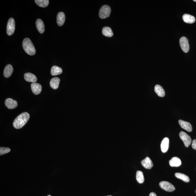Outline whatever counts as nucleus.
Here are the masks:
<instances>
[{
  "mask_svg": "<svg viewBox=\"0 0 196 196\" xmlns=\"http://www.w3.org/2000/svg\"><path fill=\"white\" fill-rule=\"evenodd\" d=\"M192 149L196 150V139H194L192 142Z\"/></svg>",
  "mask_w": 196,
  "mask_h": 196,
  "instance_id": "nucleus-27",
  "label": "nucleus"
},
{
  "mask_svg": "<svg viewBox=\"0 0 196 196\" xmlns=\"http://www.w3.org/2000/svg\"><path fill=\"white\" fill-rule=\"evenodd\" d=\"M36 26L38 31L40 34H43L45 31V26L43 21L40 19H37L36 22Z\"/></svg>",
  "mask_w": 196,
  "mask_h": 196,
  "instance_id": "nucleus-16",
  "label": "nucleus"
},
{
  "mask_svg": "<svg viewBox=\"0 0 196 196\" xmlns=\"http://www.w3.org/2000/svg\"><path fill=\"white\" fill-rule=\"evenodd\" d=\"M13 70H14L12 65H7L5 67L3 72L4 76L6 78L10 77L12 75Z\"/></svg>",
  "mask_w": 196,
  "mask_h": 196,
  "instance_id": "nucleus-15",
  "label": "nucleus"
},
{
  "mask_svg": "<svg viewBox=\"0 0 196 196\" xmlns=\"http://www.w3.org/2000/svg\"><path fill=\"white\" fill-rule=\"evenodd\" d=\"M183 19L184 22L187 23L192 24L195 22V19L194 16L188 14H185L183 16Z\"/></svg>",
  "mask_w": 196,
  "mask_h": 196,
  "instance_id": "nucleus-18",
  "label": "nucleus"
},
{
  "mask_svg": "<svg viewBox=\"0 0 196 196\" xmlns=\"http://www.w3.org/2000/svg\"><path fill=\"white\" fill-rule=\"evenodd\" d=\"M193 1H195V2H196V0H194Z\"/></svg>",
  "mask_w": 196,
  "mask_h": 196,
  "instance_id": "nucleus-29",
  "label": "nucleus"
},
{
  "mask_svg": "<svg viewBox=\"0 0 196 196\" xmlns=\"http://www.w3.org/2000/svg\"><path fill=\"white\" fill-rule=\"evenodd\" d=\"M6 106L9 109H12L15 108L18 106L17 102L11 98L6 99L5 101Z\"/></svg>",
  "mask_w": 196,
  "mask_h": 196,
  "instance_id": "nucleus-8",
  "label": "nucleus"
},
{
  "mask_svg": "<svg viewBox=\"0 0 196 196\" xmlns=\"http://www.w3.org/2000/svg\"><path fill=\"white\" fill-rule=\"evenodd\" d=\"M35 2L38 6L41 7H46L48 6V0H35Z\"/></svg>",
  "mask_w": 196,
  "mask_h": 196,
  "instance_id": "nucleus-25",
  "label": "nucleus"
},
{
  "mask_svg": "<svg viewBox=\"0 0 196 196\" xmlns=\"http://www.w3.org/2000/svg\"><path fill=\"white\" fill-rule=\"evenodd\" d=\"M47 196H51L50 195H48Z\"/></svg>",
  "mask_w": 196,
  "mask_h": 196,
  "instance_id": "nucleus-30",
  "label": "nucleus"
},
{
  "mask_svg": "<svg viewBox=\"0 0 196 196\" xmlns=\"http://www.w3.org/2000/svg\"></svg>",
  "mask_w": 196,
  "mask_h": 196,
  "instance_id": "nucleus-32",
  "label": "nucleus"
},
{
  "mask_svg": "<svg viewBox=\"0 0 196 196\" xmlns=\"http://www.w3.org/2000/svg\"><path fill=\"white\" fill-rule=\"evenodd\" d=\"M65 19V13L63 12H59L57 16V23L59 26H61L64 24Z\"/></svg>",
  "mask_w": 196,
  "mask_h": 196,
  "instance_id": "nucleus-14",
  "label": "nucleus"
},
{
  "mask_svg": "<svg viewBox=\"0 0 196 196\" xmlns=\"http://www.w3.org/2000/svg\"><path fill=\"white\" fill-rule=\"evenodd\" d=\"M22 46L24 51L28 55L32 56L35 54V48L30 39L28 38L24 39L23 42Z\"/></svg>",
  "mask_w": 196,
  "mask_h": 196,
  "instance_id": "nucleus-2",
  "label": "nucleus"
},
{
  "mask_svg": "<svg viewBox=\"0 0 196 196\" xmlns=\"http://www.w3.org/2000/svg\"><path fill=\"white\" fill-rule=\"evenodd\" d=\"M102 33L104 35L108 37H111L113 35L112 29L109 27H105L102 29Z\"/></svg>",
  "mask_w": 196,
  "mask_h": 196,
  "instance_id": "nucleus-21",
  "label": "nucleus"
},
{
  "mask_svg": "<svg viewBox=\"0 0 196 196\" xmlns=\"http://www.w3.org/2000/svg\"><path fill=\"white\" fill-rule=\"evenodd\" d=\"M136 180L139 184H142L144 183L145 179L143 173L141 171H138L136 173Z\"/></svg>",
  "mask_w": 196,
  "mask_h": 196,
  "instance_id": "nucleus-24",
  "label": "nucleus"
},
{
  "mask_svg": "<svg viewBox=\"0 0 196 196\" xmlns=\"http://www.w3.org/2000/svg\"><path fill=\"white\" fill-rule=\"evenodd\" d=\"M30 116L27 112H23L18 116L13 123V126L16 129H21L27 123Z\"/></svg>",
  "mask_w": 196,
  "mask_h": 196,
  "instance_id": "nucleus-1",
  "label": "nucleus"
},
{
  "mask_svg": "<svg viewBox=\"0 0 196 196\" xmlns=\"http://www.w3.org/2000/svg\"><path fill=\"white\" fill-rule=\"evenodd\" d=\"M179 136L183 142L184 146L188 147L192 143V139L190 136L184 131H181L179 133Z\"/></svg>",
  "mask_w": 196,
  "mask_h": 196,
  "instance_id": "nucleus-5",
  "label": "nucleus"
},
{
  "mask_svg": "<svg viewBox=\"0 0 196 196\" xmlns=\"http://www.w3.org/2000/svg\"><path fill=\"white\" fill-rule=\"evenodd\" d=\"M159 185L161 189L166 192H171L175 190L174 186L167 181H162L159 183Z\"/></svg>",
  "mask_w": 196,
  "mask_h": 196,
  "instance_id": "nucleus-4",
  "label": "nucleus"
},
{
  "mask_svg": "<svg viewBox=\"0 0 196 196\" xmlns=\"http://www.w3.org/2000/svg\"><path fill=\"white\" fill-rule=\"evenodd\" d=\"M15 21L12 18L9 20L7 26V34L9 36L12 35L15 30Z\"/></svg>",
  "mask_w": 196,
  "mask_h": 196,
  "instance_id": "nucleus-6",
  "label": "nucleus"
},
{
  "mask_svg": "<svg viewBox=\"0 0 196 196\" xmlns=\"http://www.w3.org/2000/svg\"><path fill=\"white\" fill-rule=\"evenodd\" d=\"M60 79L58 77H54L51 79L50 81V87L54 90H57L59 88Z\"/></svg>",
  "mask_w": 196,
  "mask_h": 196,
  "instance_id": "nucleus-19",
  "label": "nucleus"
},
{
  "mask_svg": "<svg viewBox=\"0 0 196 196\" xmlns=\"http://www.w3.org/2000/svg\"><path fill=\"white\" fill-rule=\"evenodd\" d=\"M175 176L178 178L181 179L184 182H189L190 181L189 177L186 175L185 174L181 173H177L175 174Z\"/></svg>",
  "mask_w": 196,
  "mask_h": 196,
  "instance_id": "nucleus-23",
  "label": "nucleus"
},
{
  "mask_svg": "<svg viewBox=\"0 0 196 196\" xmlns=\"http://www.w3.org/2000/svg\"><path fill=\"white\" fill-rule=\"evenodd\" d=\"M110 13L111 8L109 6L105 5L102 6L100 9L99 15L101 19H104L109 17Z\"/></svg>",
  "mask_w": 196,
  "mask_h": 196,
  "instance_id": "nucleus-3",
  "label": "nucleus"
},
{
  "mask_svg": "<svg viewBox=\"0 0 196 196\" xmlns=\"http://www.w3.org/2000/svg\"><path fill=\"white\" fill-rule=\"evenodd\" d=\"M31 88L33 93L35 95L39 94L42 91V86L39 83H34L31 84Z\"/></svg>",
  "mask_w": 196,
  "mask_h": 196,
  "instance_id": "nucleus-10",
  "label": "nucleus"
},
{
  "mask_svg": "<svg viewBox=\"0 0 196 196\" xmlns=\"http://www.w3.org/2000/svg\"><path fill=\"white\" fill-rule=\"evenodd\" d=\"M24 78L25 80L27 82L31 83H36L37 81V77L35 75L31 73H27L24 74Z\"/></svg>",
  "mask_w": 196,
  "mask_h": 196,
  "instance_id": "nucleus-13",
  "label": "nucleus"
},
{
  "mask_svg": "<svg viewBox=\"0 0 196 196\" xmlns=\"http://www.w3.org/2000/svg\"><path fill=\"white\" fill-rule=\"evenodd\" d=\"M11 149L9 148L1 147L0 148V155H3L7 153H9Z\"/></svg>",
  "mask_w": 196,
  "mask_h": 196,
  "instance_id": "nucleus-26",
  "label": "nucleus"
},
{
  "mask_svg": "<svg viewBox=\"0 0 196 196\" xmlns=\"http://www.w3.org/2000/svg\"><path fill=\"white\" fill-rule=\"evenodd\" d=\"M170 165L172 167H178L181 164V159L177 157L172 158L169 161Z\"/></svg>",
  "mask_w": 196,
  "mask_h": 196,
  "instance_id": "nucleus-17",
  "label": "nucleus"
},
{
  "mask_svg": "<svg viewBox=\"0 0 196 196\" xmlns=\"http://www.w3.org/2000/svg\"><path fill=\"white\" fill-rule=\"evenodd\" d=\"M169 140L168 138H164L161 142V151L164 153L167 152L169 147Z\"/></svg>",
  "mask_w": 196,
  "mask_h": 196,
  "instance_id": "nucleus-12",
  "label": "nucleus"
},
{
  "mask_svg": "<svg viewBox=\"0 0 196 196\" xmlns=\"http://www.w3.org/2000/svg\"><path fill=\"white\" fill-rule=\"evenodd\" d=\"M112 196L111 195H109V196Z\"/></svg>",
  "mask_w": 196,
  "mask_h": 196,
  "instance_id": "nucleus-31",
  "label": "nucleus"
},
{
  "mask_svg": "<svg viewBox=\"0 0 196 196\" xmlns=\"http://www.w3.org/2000/svg\"><path fill=\"white\" fill-rule=\"evenodd\" d=\"M154 90L156 93L160 97L163 98L165 95V91L162 87L159 85H156L155 87Z\"/></svg>",
  "mask_w": 196,
  "mask_h": 196,
  "instance_id": "nucleus-20",
  "label": "nucleus"
},
{
  "mask_svg": "<svg viewBox=\"0 0 196 196\" xmlns=\"http://www.w3.org/2000/svg\"><path fill=\"white\" fill-rule=\"evenodd\" d=\"M62 69L60 67L57 66H54L51 69V74L54 76L60 75V74L62 73Z\"/></svg>",
  "mask_w": 196,
  "mask_h": 196,
  "instance_id": "nucleus-22",
  "label": "nucleus"
},
{
  "mask_svg": "<svg viewBox=\"0 0 196 196\" xmlns=\"http://www.w3.org/2000/svg\"><path fill=\"white\" fill-rule=\"evenodd\" d=\"M149 196H157L155 193L154 192H151L149 194Z\"/></svg>",
  "mask_w": 196,
  "mask_h": 196,
  "instance_id": "nucleus-28",
  "label": "nucleus"
},
{
  "mask_svg": "<svg viewBox=\"0 0 196 196\" xmlns=\"http://www.w3.org/2000/svg\"><path fill=\"white\" fill-rule=\"evenodd\" d=\"M179 44L181 49L184 52L187 53L189 52L190 46L189 40L186 37H181L179 40Z\"/></svg>",
  "mask_w": 196,
  "mask_h": 196,
  "instance_id": "nucleus-7",
  "label": "nucleus"
},
{
  "mask_svg": "<svg viewBox=\"0 0 196 196\" xmlns=\"http://www.w3.org/2000/svg\"><path fill=\"white\" fill-rule=\"evenodd\" d=\"M178 123L181 127L183 129L189 132L192 131V127L190 123L181 120H179Z\"/></svg>",
  "mask_w": 196,
  "mask_h": 196,
  "instance_id": "nucleus-11",
  "label": "nucleus"
},
{
  "mask_svg": "<svg viewBox=\"0 0 196 196\" xmlns=\"http://www.w3.org/2000/svg\"><path fill=\"white\" fill-rule=\"evenodd\" d=\"M141 164L145 168L148 169H151L153 166V164L150 158L147 157L141 161Z\"/></svg>",
  "mask_w": 196,
  "mask_h": 196,
  "instance_id": "nucleus-9",
  "label": "nucleus"
}]
</instances>
